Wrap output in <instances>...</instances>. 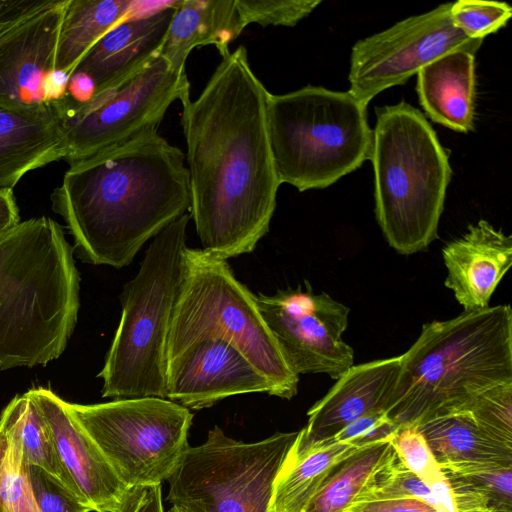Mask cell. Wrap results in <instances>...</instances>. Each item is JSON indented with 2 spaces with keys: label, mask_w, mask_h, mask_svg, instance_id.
<instances>
[{
  "label": "cell",
  "mask_w": 512,
  "mask_h": 512,
  "mask_svg": "<svg viewBox=\"0 0 512 512\" xmlns=\"http://www.w3.org/2000/svg\"><path fill=\"white\" fill-rule=\"evenodd\" d=\"M268 94L240 45L222 56L196 100L181 101L190 216L202 249L220 259L253 252L276 208Z\"/></svg>",
  "instance_id": "6da1fadb"
},
{
  "label": "cell",
  "mask_w": 512,
  "mask_h": 512,
  "mask_svg": "<svg viewBox=\"0 0 512 512\" xmlns=\"http://www.w3.org/2000/svg\"><path fill=\"white\" fill-rule=\"evenodd\" d=\"M51 202L83 262L123 268L190 210L185 154L158 130L145 131L70 164Z\"/></svg>",
  "instance_id": "7a4b0ae2"
},
{
  "label": "cell",
  "mask_w": 512,
  "mask_h": 512,
  "mask_svg": "<svg viewBox=\"0 0 512 512\" xmlns=\"http://www.w3.org/2000/svg\"><path fill=\"white\" fill-rule=\"evenodd\" d=\"M79 293L73 247L53 219L0 236V370L57 359L75 329Z\"/></svg>",
  "instance_id": "3957f363"
},
{
  "label": "cell",
  "mask_w": 512,
  "mask_h": 512,
  "mask_svg": "<svg viewBox=\"0 0 512 512\" xmlns=\"http://www.w3.org/2000/svg\"><path fill=\"white\" fill-rule=\"evenodd\" d=\"M512 382V309L463 311L422 326L401 355L386 411L398 426H418L463 412L484 391Z\"/></svg>",
  "instance_id": "277c9868"
},
{
  "label": "cell",
  "mask_w": 512,
  "mask_h": 512,
  "mask_svg": "<svg viewBox=\"0 0 512 512\" xmlns=\"http://www.w3.org/2000/svg\"><path fill=\"white\" fill-rule=\"evenodd\" d=\"M369 160L375 215L389 246L403 255L438 238L452 170L424 114L404 101L376 109Z\"/></svg>",
  "instance_id": "5b68a950"
},
{
  "label": "cell",
  "mask_w": 512,
  "mask_h": 512,
  "mask_svg": "<svg viewBox=\"0 0 512 512\" xmlns=\"http://www.w3.org/2000/svg\"><path fill=\"white\" fill-rule=\"evenodd\" d=\"M190 219L184 214L151 240L123 287L120 322L97 375L104 398H166L167 341Z\"/></svg>",
  "instance_id": "8992f818"
},
{
  "label": "cell",
  "mask_w": 512,
  "mask_h": 512,
  "mask_svg": "<svg viewBox=\"0 0 512 512\" xmlns=\"http://www.w3.org/2000/svg\"><path fill=\"white\" fill-rule=\"evenodd\" d=\"M366 108L349 91L320 86L269 92L267 130L280 184L323 189L369 160Z\"/></svg>",
  "instance_id": "52a82bcc"
},
{
  "label": "cell",
  "mask_w": 512,
  "mask_h": 512,
  "mask_svg": "<svg viewBox=\"0 0 512 512\" xmlns=\"http://www.w3.org/2000/svg\"><path fill=\"white\" fill-rule=\"evenodd\" d=\"M206 338H220L234 345L267 379L271 396L289 400L297 394L299 375L287 363L266 324L256 295L236 278L227 260L202 248L186 247L167 360Z\"/></svg>",
  "instance_id": "ba28073f"
},
{
  "label": "cell",
  "mask_w": 512,
  "mask_h": 512,
  "mask_svg": "<svg viewBox=\"0 0 512 512\" xmlns=\"http://www.w3.org/2000/svg\"><path fill=\"white\" fill-rule=\"evenodd\" d=\"M298 433L244 443L215 426L203 444L185 451L168 479L167 500L188 512H268L274 481Z\"/></svg>",
  "instance_id": "9c48e42d"
},
{
  "label": "cell",
  "mask_w": 512,
  "mask_h": 512,
  "mask_svg": "<svg viewBox=\"0 0 512 512\" xmlns=\"http://www.w3.org/2000/svg\"><path fill=\"white\" fill-rule=\"evenodd\" d=\"M65 405L128 488L168 480L189 447L193 414L169 399Z\"/></svg>",
  "instance_id": "30bf717a"
},
{
  "label": "cell",
  "mask_w": 512,
  "mask_h": 512,
  "mask_svg": "<svg viewBox=\"0 0 512 512\" xmlns=\"http://www.w3.org/2000/svg\"><path fill=\"white\" fill-rule=\"evenodd\" d=\"M189 96L186 72L174 71L162 56L121 87L86 104L67 95L53 103L64 132V159L70 165L158 130L172 103Z\"/></svg>",
  "instance_id": "8fae6325"
},
{
  "label": "cell",
  "mask_w": 512,
  "mask_h": 512,
  "mask_svg": "<svg viewBox=\"0 0 512 512\" xmlns=\"http://www.w3.org/2000/svg\"><path fill=\"white\" fill-rule=\"evenodd\" d=\"M451 5L441 4L358 40L351 50L348 91L367 106L382 91L405 83L447 53L476 54L483 40L470 39L453 25Z\"/></svg>",
  "instance_id": "7c38bea8"
},
{
  "label": "cell",
  "mask_w": 512,
  "mask_h": 512,
  "mask_svg": "<svg viewBox=\"0 0 512 512\" xmlns=\"http://www.w3.org/2000/svg\"><path fill=\"white\" fill-rule=\"evenodd\" d=\"M259 310L287 363L296 374L323 373L337 380L354 364V351L342 338L349 307L329 294L304 287L255 294Z\"/></svg>",
  "instance_id": "4fadbf2b"
},
{
  "label": "cell",
  "mask_w": 512,
  "mask_h": 512,
  "mask_svg": "<svg viewBox=\"0 0 512 512\" xmlns=\"http://www.w3.org/2000/svg\"><path fill=\"white\" fill-rule=\"evenodd\" d=\"M268 393L267 379L231 343L196 341L167 360L166 399L200 410L231 396Z\"/></svg>",
  "instance_id": "5bb4252c"
},
{
  "label": "cell",
  "mask_w": 512,
  "mask_h": 512,
  "mask_svg": "<svg viewBox=\"0 0 512 512\" xmlns=\"http://www.w3.org/2000/svg\"><path fill=\"white\" fill-rule=\"evenodd\" d=\"M67 0L42 9L0 34V108L32 110L49 105L45 85L55 55Z\"/></svg>",
  "instance_id": "9a60e30c"
},
{
  "label": "cell",
  "mask_w": 512,
  "mask_h": 512,
  "mask_svg": "<svg viewBox=\"0 0 512 512\" xmlns=\"http://www.w3.org/2000/svg\"><path fill=\"white\" fill-rule=\"evenodd\" d=\"M401 355L352 365L308 411L285 462H291L333 437L354 420L376 411L386 413L400 370Z\"/></svg>",
  "instance_id": "2e32d148"
},
{
  "label": "cell",
  "mask_w": 512,
  "mask_h": 512,
  "mask_svg": "<svg viewBox=\"0 0 512 512\" xmlns=\"http://www.w3.org/2000/svg\"><path fill=\"white\" fill-rule=\"evenodd\" d=\"M178 3L167 1L151 9H140L92 46L74 71L93 80L94 97L121 87L161 56Z\"/></svg>",
  "instance_id": "e0dca14e"
},
{
  "label": "cell",
  "mask_w": 512,
  "mask_h": 512,
  "mask_svg": "<svg viewBox=\"0 0 512 512\" xmlns=\"http://www.w3.org/2000/svg\"><path fill=\"white\" fill-rule=\"evenodd\" d=\"M52 434L58 455L93 512H118L128 487L99 447L50 389L28 391Z\"/></svg>",
  "instance_id": "ac0fdd59"
},
{
  "label": "cell",
  "mask_w": 512,
  "mask_h": 512,
  "mask_svg": "<svg viewBox=\"0 0 512 512\" xmlns=\"http://www.w3.org/2000/svg\"><path fill=\"white\" fill-rule=\"evenodd\" d=\"M445 286L464 311L489 307L492 294L512 264V237L486 220L469 225L465 234L442 249Z\"/></svg>",
  "instance_id": "d6986e66"
},
{
  "label": "cell",
  "mask_w": 512,
  "mask_h": 512,
  "mask_svg": "<svg viewBox=\"0 0 512 512\" xmlns=\"http://www.w3.org/2000/svg\"><path fill=\"white\" fill-rule=\"evenodd\" d=\"M64 157V132L54 104L0 108V189H13L29 171Z\"/></svg>",
  "instance_id": "ffe728a7"
},
{
  "label": "cell",
  "mask_w": 512,
  "mask_h": 512,
  "mask_svg": "<svg viewBox=\"0 0 512 512\" xmlns=\"http://www.w3.org/2000/svg\"><path fill=\"white\" fill-rule=\"evenodd\" d=\"M416 90L432 121L460 133L474 129L475 54L458 50L430 62L417 73Z\"/></svg>",
  "instance_id": "44dd1931"
},
{
  "label": "cell",
  "mask_w": 512,
  "mask_h": 512,
  "mask_svg": "<svg viewBox=\"0 0 512 512\" xmlns=\"http://www.w3.org/2000/svg\"><path fill=\"white\" fill-rule=\"evenodd\" d=\"M236 0H180L170 22L161 56L177 72H185L190 52L214 45L221 56L244 30Z\"/></svg>",
  "instance_id": "7402d4cb"
},
{
  "label": "cell",
  "mask_w": 512,
  "mask_h": 512,
  "mask_svg": "<svg viewBox=\"0 0 512 512\" xmlns=\"http://www.w3.org/2000/svg\"><path fill=\"white\" fill-rule=\"evenodd\" d=\"M417 427L442 470L512 466V445L482 430L467 412L435 418Z\"/></svg>",
  "instance_id": "603a6c76"
},
{
  "label": "cell",
  "mask_w": 512,
  "mask_h": 512,
  "mask_svg": "<svg viewBox=\"0 0 512 512\" xmlns=\"http://www.w3.org/2000/svg\"><path fill=\"white\" fill-rule=\"evenodd\" d=\"M398 460L390 440L357 449L333 468L303 512H345L384 483Z\"/></svg>",
  "instance_id": "cb8c5ba5"
},
{
  "label": "cell",
  "mask_w": 512,
  "mask_h": 512,
  "mask_svg": "<svg viewBox=\"0 0 512 512\" xmlns=\"http://www.w3.org/2000/svg\"><path fill=\"white\" fill-rule=\"evenodd\" d=\"M136 0H67L55 69L71 75L84 55L112 27L139 11Z\"/></svg>",
  "instance_id": "d4e9b609"
},
{
  "label": "cell",
  "mask_w": 512,
  "mask_h": 512,
  "mask_svg": "<svg viewBox=\"0 0 512 512\" xmlns=\"http://www.w3.org/2000/svg\"><path fill=\"white\" fill-rule=\"evenodd\" d=\"M361 447L330 442L284 462L273 484L268 512H303L333 468Z\"/></svg>",
  "instance_id": "484cf974"
},
{
  "label": "cell",
  "mask_w": 512,
  "mask_h": 512,
  "mask_svg": "<svg viewBox=\"0 0 512 512\" xmlns=\"http://www.w3.org/2000/svg\"><path fill=\"white\" fill-rule=\"evenodd\" d=\"M0 512H40L26 476L15 397L0 414Z\"/></svg>",
  "instance_id": "4316f807"
},
{
  "label": "cell",
  "mask_w": 512,
  "mask_h": 512,
  "mask_svg": "<svg viewBox=\"0 0 512 512\" xmlns=\"http://www.w3.org/2000/svg\"><path fill=\"white\" fill-rule=\"evenodd\" d=\"M15 398L18 404L19 433L24 462L27 465L40 466L69 489L83 496L65 469L50 429L28 391Z\"/></svg>",
  "instance_id": "83f0119b"
},
{
  "label": "cell",
  "mask_w": 512,
  "mask_h": 512,
  "mask_svg": "<svg viewBox=\"0 0 512 512\" xmlns=\"http://www.w3.org/2000/svg\"><path fill=\"white\" fill-rule=\"evenodd\" d=\"M463 412H467L482 430L512 445V382L479 394Z\"/></svg>",
  "instance_id": "f1b7e54d"
},
{
  "label": "cell",
  "mask_w": 512,
  "mask_h": 512,
  "mask_svg": "<svg viewBox=\"0 0 512 512\" xmlns=\"http://www.w3.org/2000/svg\"><path fill=\"white\" fill-rule=\"evenodd\" d=\"M512 16V7L505 2L458 0L452 2L453 25L473 40H483L504 27Z\"/></svg>",
  "instance_id": "f546056e"
},
{
  "label": "cell",
  "mask_w": 512,
  "mask_h": 512,
  "mask_svg": "<svg viewBox=\"0 0 512 512\" xmlns=\"http://www.w3.org/2000/svg\"><path fill=\"white\" fill-rule=\"evenodd\" d=\"M390 442L403 465L431 489L447 482L442 468L417 426H399Z\"/></svg>",
  "instance_id": "4dcf8cb0"
},
{
  "label": "cell",
  "mask_w": 512,
  "mask_h": 512,
  "mask_svg": "<svg viewBox=\"0 0 512 512\" xmlns=\"http://www.w3.org/2000/svg\"><path fill=\"white\" fill-rule=\"evenodd\" d=\"M321 0H236L244 27L256 23L266 26H295L311 14Z\"/></svg>",
  "instance_id": "1f68e13d"
},
{
  "label": "cell",
  "mask_w": 512,
  "mask_h": 512,
  "mask_svg": "<svg viewBox=\"0 0 512 512\" xmlns=\"http://www.w3.org/2000/svg\"><path fill=\"white\" fill-rule=\"evenodd\" d=\"M26 476L40 512H93L83 496L40 466L26 464Z\"/></svg>",
  "instance_id": "d6a6232c"
},
{
  "label": "cell",
  "mask_w": 512,
  "mask_h": 512,
  "mask_svg": "<svg viewBox=\"0 0 512 512\" xmlns=\"http://www.w3.org/2000/svg\"><path fill=\"white\" fill-rule=\"evenodd\" d=\"M453 473L486 500L491 512H512V466L482 467Z\"/></svg>",
  "instance_id": "836d02e7"
},
{
  "label": "cell",
  "mask_w": 512,
  "mask_h": 512,
  "mask_svg": "<svg viewBox=\"0 0 512 512\" xmlns=\"http://www.w3.org/2000/svg\"><path fill=\"white\" fill-rule=\"evenodd\" d=\"M398 427L387 417L385 412H371L354 420L336 435L315 447L330 442H349L358 446H365L381 440H390Z\"/></svg>",
  "instance_id": "e575fe53"
},
{
  "label": "cell",
  "mask_w": 512,
  "mask_h": 512,
  "mask_svg": "<svg viewBox=\"0 0 512 512\" xmlns=\"http://www.w3.org/2000/svg\"><path fill=\"white\" fill-rule=\"evenodd\" d=\"M345 512H439L430 504L411 497H392L359 501Z\"/></svg>",
  "instance_id": "d590c367"
},
{
  "label": "cell",
  "mask_w": 512,
  "mask_h": 512,
  "mask_svg": "<svg viewBox=\"0 0 512 512\" xmlns=\"http://www.w3.org/2000/svg\"><path fill=\"white\" fill-rule=\"evenodd\" d=\"M118 512H164L161 484L129 488Z\"/></svg>",
  "instance_id": "8d00e7d4"
},
{
  "label": "cell",
  "mask_w": 512,
  "mask_h": 512,
  "mask_svg": "<svg viewBox=\"0 0 512 512\" xmlns=\"http://www.w3.org/2000/svg\"><path fill=\"white\" fill-rule=\"evenodd\" d=\"M50 2L51 0H0V34Z\"/></svg>",
  "instance_id": "74e56055"
},
{
  "label": "cell",
  "mask_w": 512,
  "mask_h": 512,
  "mask_svg": "<svg viewBox=\"0 0 512 512\" xmlns=\"http://www.w3.org/2000/svg\"><path fill=\"white\" fill-rule=\"evenodd\" d=\"M93 80L83 72L73 71L67 86L68 97L77 104L88 103L95 95Z\"/></svg>",
  "instance_id": "f35d334b"
},
{
  "label": "cell",
  "mask_w": 512,
  "mask_h": 512,
  "mask_svg": "<svg viewBox=\"0 0 512 512\" xmlns=\"http://www.w3.org/2000/svg\"><path fill=\"white\" fill-rule=\"evenodd\" d=\"M20 223L19 209L13 189H0V236Z\"/></svg>",
  "instance_id": "ab89813d"
},
{
  "label": "cell",
  "mask_w": 512,
  "mask_h": 512,
  "mask_svg": "<svg viewBox=\"0 0 512 512\" xmlns=\"http://www.w3.org/2000/svg\"><path fill=\"white\" fill-rule=\"evenodd\" d=\"M168 512H188L182 508H179V507H176V506H172Z\"/></svg>",
  "instance_id": "60d3db41"
}]
</instances>
